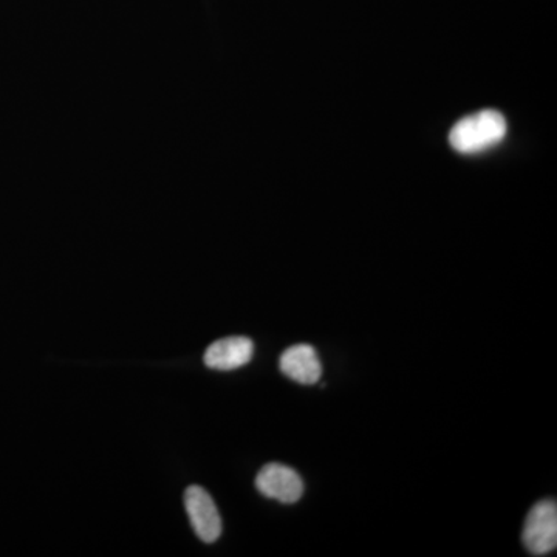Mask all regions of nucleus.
Segmentation results:
<instances>
[{
  "label": "nucleus",
  "mask_w": 557,
  "mask_h": 557,
  "mask_svg": "<svg viewBox=\"0 0 557 557\" xmlns=\"http://www.w3.org/2000/svg\"><path fill=\"white\" fill-rule=\"evenodd\" d=\"M256 487L262 496L285 505L296 504L304 494V482L298 472L281 463H269L260 469Z\"/></svg>",
  "instance_id": "obj_4"
},
{
  "label": "nucleus",
  "mask_w": 557,
  "mask_h": 557,
  "mask_svg": "<svg viewBox=\"0 0 557 557\" xmlns=\"http://www.w3.org/2000/svg\"><path fill=\"white\" fill-rule=\"evenodd\" d=\"M530 555L547 556L557 547V505L555 500L537 502L527 516L522 533Z\"/></svg>",
  "instance_id": "obj_2"
},
{
  "label": "nucleus",
  "mask_w": 557,
  "mask_h": 557,
  "mask_svg": "<svg viewBox=\"0 0 557 557\" xmlns=\"http://www.w3.org/2000/svg\"><path fill=\"white\" fill-rule=\"evenodd\" d=\"M278 368L287 379L306 386L317 384L322 376L317 348L310 344H296L287 348L278 359Z\"/></svg>",
  "instance_id": "obj_6"
},
{
  "label": "nucleus",
  "mask_w": 557,
  "mask_h": 557,
  "mask_svg": "<svg viewBox=\"0 0 557 557\" xmlns=\"http://www.w3.org/2000/svg\"><path fill=\"white\" fill-rule=\"evenodd\" d=\"M255 355V344L245 336H230L215 341L205 351L203 361L209 369L236 370L247 366Z\"/></svg>",
  "instance_id": "obj_5"
},
{
  "label": "nucleus",
  "mask_w": 557,
  "mask_h": 557,
  "mask_svg": "<svg viewBox=\"0 0 557 557\" xmlns=\"http://www.w3.org/2000/svg\"><path fill=\"white\" fill-rule=\"evenodd\" d=\"M507 132L508 123L500 112L480 110L454 124L449 132V145L461 156H478L500 145Z\"/></svg>",
  "instance_id": "obj_1"
},
{
  "label": "nucleus",
  "mask_w": 557,
  "mask_h": 557,
  "mask_svg": "<svg viewBox=\"0 0 557 557\" xmlns=\"http://www.w3.org/2000/svg\"><path fill=\"white\" fill-rule=\"evenodd\" d=\"M185 508L200 541L214 544L222 534V519L208 491L201 486H189L185 493Z\"/></svg>",
  "instance_id": "obj_3"
}]
</instances>
